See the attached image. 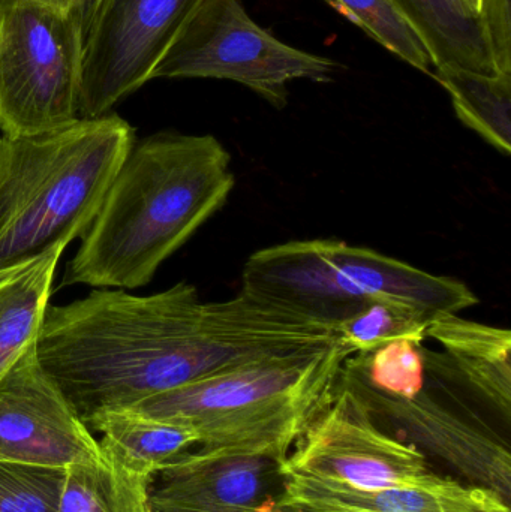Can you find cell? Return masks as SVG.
<instances>
[{
	"mask_svg": "<svg viewBox=\"0 0 511 512\" xmlns=\"http://www.w3.org/2000/svg\"><path fill=\"white\" fill-rule=\"evenodd\" d=\"M333 342L326 325L246 292L203 301L194 285L179 282L152 295L96 289L48 306L36 357L87 424L213 373Z\"/></svg>",
	"mask_w": 511,
	"mask_h": 512,
	"instance_id": "1",
	"label": "cell"
},
{
	"mask_svg": "<svg viewBox=\"0 0 511 512\" xmlns=\"http://www.w3.org/2000/svg\"><path fill=\"white\" fill-rule=\"evenodd\" d=\"M234 185L231 155L213 135L164 131L135 143L63 283L125 291L146 286L225 206Z\"/></svg>",
	"mask_w": 511,
	"mask_h": 512,
	"instance_id": "2",
	"label": "cell"
},
{
	"mask_svg": "<svg viewBox=\"0 0 511 512\" xmlns=\"http://www.w3.org/2000/svg\"><path fill=\"white\" fill-rule=\"evenodd\" d=\"M134 144V128L110 113L0 135V270L83 237Z\"/></svg>",
	"mask_w": 511,
	"mask_h": 512,
	"instance_id": "3",
	"label": "cell"
},
{
	"mask_svg": "<svg viewBox=\"0 0 511 512\" xmlns=\"http://www.w3.org/2000/svg\"><path fill=\"white\" fill-rule=\"evenodd\" d=\"M336 340L249 361L131 406L192 427L201 447L237 448L285 462L288 451L327 408L345 360Z\"/></svg>",
	"mask_w": 511,
	"mask_h": 512,
	"instance_id": "4",
	"label": "cell"
},
{
	"mask_svg": "<svg viewBox=\"0 0 511 512\" xmlns=\"http://www.w3.org/2000/svg\"><path fill=\"white\" fill-rule=\"evenodd\" d=\"M240 291L332 331L375 301L408 307L432 321L479 304L461 280L332 239L297 240L255 252L243 268Z\"/></svg>",
	"mask_w": 511,
	"mask_h": 512,
	"instance_id": "5",
	"label": "cell"
},
{
	"mask_svg": "<svg viewBox=\"0 0 511 512\" xmlns=\"http://www.w3.org/2000/svg\"><path fill=\"white\" fill-rule=\"evenodd\" d=\"M84 38L68 9L0 0V131L23 137L80 119Z\"/></svg>",
	"mask_w": 511,
	"mask_h": 512,
	"instance_id": "6",
	"label": "cell"
},
{
	"mask_svg": "<svg viewBox=\"0 0 511 512\" xmlns=\"http://www.w3.org/2000/svg\"><path fill=\"white\" fill-rule=\"evenodd\" d=\"M338 63L279 41L240 0H203L153 71L156 78H216L248 87L276 108L294 80L326 83Z\"/></svg>",
	"mask_w": 511,
	"mask_h": 512,
	"instance_id": "7",
	"label": "cell"
},
{
	"mask_svg": "<svg viewBox=\"0 0 511 512\" xmlns=\"http://www.w3.org/2000/svg\"><path fill=\"white\" fill-rule=\"evenodd\" d=\"M203 0H104L84 42L78 117L98 119L152 81Z\"/></svg>",
	"mask_w": 511,
	"mask_h": 512,
	"instance_id": "8",
	"label": "cell"
},
{
	"mask_svg": "<svg viewBox=\"0 0 511 512\" xmlns=\"http://www.w3.org/2000/svg\"><path fill=\"white\" fill-rule=\"evenodd\" d=\"M285 459L282 474L362 490L426 486L437 481L422 451L381 432L359 400L336 381L327 408Z\"/></svg>",
	"mask_w": 511,
	"mask_h": 512,
	"instance_id": "9",
	"label": "cell"
},
{
	"mask_svg": "<svg viewBox=\"0 0 511 512\" xmlns=\"http://www.w3.org/2000/svg\"><path fill=\"white\" fill-rule=\"evenodd\" d=\"M101 456L98 439L36 357V342L0 381V460L68 468Z\"/></svg>",
	"mask_w": 511,
	"mask_h": 512,
	"instance_id": "10",
	"label": "cell"
},
{
	"mask_svg": "<svg viewBox=\"0 0 511 512\" xmlns=\"http://www.w3.org/2000/svg\"><path fill=\"white\" fill-rule=\"evenodd\" d=\"M338 381L353 393L372 420L390 424L417 450L441 457L468 480L476 481L477 486L509 502V450L429 396L426 387L416 399H396L369 387L344 366Z\"/></svg>",
	"mask_w": 511,
	"mask_h": 512,
	"instance_id": "11",
	"label": "cell"
},
{
	"mask_svg": "<svg viewBox=\"0 0 511 512\" xmlns=\"http://www.w3.org/2000/svg\"><path fill=\"white\" fill-rule=\"evenodd\" d=\"M282 460L237 448L189 451L150 483L153 510H245L263 504L284 484Z\"/></svg>",
	"mask_w": 511,
	"mask_h": 512,
	"instance_id": "12",
	"label": "cell"
},
{
	"mask_svg": "<svg viewBox=\"0 0 511 512\" xmlns=\"http://www.w3.org/2000/svg\"><path fill=\"white\" fill-rule=\"evenodd\" d=\"M278 502L297 512H510L498 493L441 477L426 486L362 490L287 474Z\"/></svg>",
	"mask_w": 511,
	"mask_h": 512,
	"instance_id": "13",
	"label": "cell"
},
{
	"mask_svg": "<svg viewBox=\"0 0 511 512\" xmlns=\"http://www.w3.org/2000/svg\"><path fill=\"white\" fill-rule=\"evenodd\" d=\"M426 334L443 346L468 388L510 421V330L447 315L434 319Z\"/></svg>",
	"mask_w": 511,
	"mask_h": 512,
	"instance_id": "14",
	"label": "cell"
},
{
	"mask_svg": "<svg viewBox=\"0 0 511 512\" xmlns=\"http://www.w3.org/2000/svg\"><path fill=\"white\" fill-rule=\"evenodd\" d=\"M86 426L101 435L99 447L111 459L150 478L200 445V436L192 427L131 408L101 412Z\"/></svg>",
	"mask_w": 511,
	"mask_h": 512,
	"instance_id": "15",
	"label": "cell"
},
{
	"mask_svg": "<svg viewBox=\"0 0 511 512\" xmlns=\"http://www.w3.org/2000/svg\"><path fill=\"white\" fill-rule=\"evenodd\" d=\"M428 48L435 71L500 75L482 18L464 0H393Z\"/></svg>",
	"mask_w": 511,
	"mask_h": 512,
	"instance_id": "16",
	"label": "cell"
},
{
	"mask_svg": "<svg viewBox=\"0 0 511 512\" xmlns=\"http://www.w3.org/2000/svg\"><path fill=\"white\" fill-rule=\"evenodd\" d=\"M65 249L60 243L35 258L0 270V381L36 342Z\"/></svg>",
	"mask_w": 511,
	"mask_h": 512,
	"instance_id": "17",
	"label": "cell"
},
{
	"mask_svg": "<svg viewBox=\"0 0 511 512\" xmlns=\"http://www.w3.org/2000/svg\"><path fill=\"white\" fill-rule=\"evenodd\" d=\"M150 483L101 450L98 459L65 468L57 512H155Z\"/></svg>",
	"mask_w": 511,
	"mask_h": 512,
	"instance_id": "18",
	"label": "cell"
},
{
	"mask_svg": "<svg viewBox=\"0 0 511 512\" xmlns=\"http://www.w3.org/2000/svg\"><path fill=\"white\" fill-rule=\"evenodd\" d=\"M452 98L456 116L492 149L511 153V74L434 71L431 75Z\"/></svg>",
	"mask_w": 511,
	"mask_h": 512,
	"instance_id": "19",
	"label": "cell"
},
{
	"mask_svg": "<svg viewBox=\"0 0 511 512\" xmlns=\"http://www.w3.org/2000/svg\"><path fill=\"white\" fill-rule=\"evenodd\" d=\"M345 369L369 387L396 399H416L428 382L422 343L395 340L368 354L348 357Z\"/></svg>",
	"mask_w": 511,
	"mask_h": 512,
	"instance_id": "20",
	"label": "cell"
},
{
	"mask_svg": "<svg viewBox=\"0 0 511 512\" xmlns=\"http://www.w3.org/2000/svg\"><path fill=\"white\" fill-rule=\"evenodd\" d=\"M432 319L398 304H366L333 327L336 340L350 355L368 354L395 340L423 343Z\"/></svg>",
	"mask_w": 511,
	"mask_h": 512,
	"instance_id": "21",
	"label": "cell"
},
{
	"mask_svg": "<svg viewBox=\"0 0 511 512\" xmlns=\"http://www.w3.org/2000/svg\"><path fill=\"white\" fill-rule=\"evenodd\" d=\"M332 3L348 20L408 65L428 75L435 71L428 48L393 0H332Z\"/></svg>",
	"mask_w": 511,
	"mask_h": 512,
	"instance_id": "22",
	"label": "cell"
},
{
	"mask_svg": "<svg viewBox=\"0 0 511 512\" xmlns=\"http://www.w3.org/2000/svg\"><path fill=\"white\" fill-rule=\"evenodd\" d=\"M63 472L0 460V512H57Z\"/></svg>",
	"mask_w": 511,
	"mask_h": 512,
	"instance_id": "23",
	"label": "cell"
},
{
	"mask_svg": "<svg viewBox=\"0 0 511 512\" xmlns=\"http://www.w3.org/2000/svg\"><path fill=\"white\" fill-rule=\"evenodd\" d=\"M486 41L498 74H511V0H482Z\"/></svg>",
	"mask_w": 511,
	"mask_h": 512,
	"instance_id": "24",
	"label": "cell"
},
{
	"mask_svg": "<svg viewBox=\"0 0 511 512\" xmlns=\"http://www.w3.org/2000/svg\"><path fill=\"white\" fill-rule=\"evenodd\" d=\"M104 0H69V12L77 21L78 29L86 42L87 35L98 17L99 9Z\"/></svg>",
	"mask_w": 511,
	"mask_h": 512,
	"instance_id": "25",
	"label": "cell"
},
{
	"mask_svg": "<svg viewBox=\"0 0 511 512\" xmlns=\"http://www.w3.org/2000/svg\"><path fill=\"white\" fill-rule=\"evenodd\" d=\"M155 512H297L279 505L278 498H269L263 504L245 510H186V508H159Z\"/></svg>",
	"mask_w": 511,
	"mask_h": 512,
	"instance_id": "26",
	"label": "cell"
},
{
	"mask_svg": "<svg viewBox=\"0 0 511 512\" xmlns=\"http://www.w3.org/2000/svg\"><path fill=\"white\" fill-rule=\"evenodd\" d=\"M27 2L47 3V5L62 6L69 11V0H27Z\"/></svg>",
	"mask_w": 511,
	"mask_h": 512,
	"instance_id": "27",
	"label": "cell"
},
{
	"mask_svg": "<svg viewBox=\"0 0 511 512\" xmlns=\"http://www.w3.org/2000/svg\"><path fill=\"white\" fill-rule=\"evenodd\" d=\"M465 5L468 6L471 12L480 15V9H482V0H464Z\"/></svg>",
	"mask_w": 511,
	"mask_h": 512,
	"instance_id": "28",
	"label": "cell"
}]
</instances>
